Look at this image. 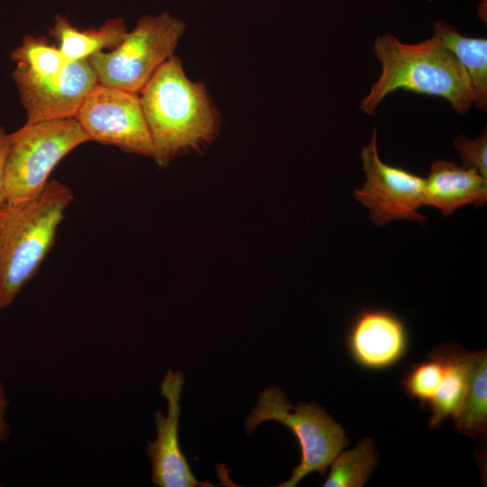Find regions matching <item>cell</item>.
<instances>
[{"mask_svg": "<svg viewBox=\"0 0 487 487\" xmlns=\"http://www.w3.org/2000/svg\"><path fill=\"white\" fill-rule=\"evenodd\" d=\"M139 98L153 158L161 166L186 150L210 142L218 132L219 115L206 87L187 77L178 57H170L157 69Z\"/></svg>", "mask_w": 487, "mask_h": 487, "instance_id": "6da1fadb", "label": "cell"}, {"mask_svg": "<svg viewBox=\"0 0 487 487\" xmlns=\"http://www.w3.org/2000/svg\"><path fill=\"white\" fill-rule=\"evenodd\" d=\"M373 50L381 68L360 103L364 114L372 115L388 95L400 89L442 97L461 115L473 105L467 72L434 38L409 44L387 32L375 39Z\"/></svg>", "mask_w": 487, "mask_h": 487, "instance_id": "7a4b0ae2", "label": "cell"}, {"mask_svg": "<svg viewBox=\"0 0 487 487\" xmlns=\"http://www.w3.org/2000/svg\"><path fill=\"white\" fill-rule=\"evenodd\" d=\"M73 198L68 186L51 179L34 197L9 205L0 229V309L9 307L38 271Z\"/></svg>", "mask_w": 487, "mask_h": 487, "instance_id": "3957f363", "label": "cell"}, {"mask_svg": "<svg viewBox=\"0 0 487 487\" xmlns=\"http://www.w3.org/2000/svg\"><path fill=\"white\" fill-rule=\"evenodd\" d=\"M87 141L76 117L26 123L9 133L5 166L7 204H18L37 195L56 165Z\"/></svg>", "mask_w": 487, "mask_h": 487, "instance_id": "277c9868", "label": "cell"}, {"mask_svg": "<svg viewBox=\"0 0 487 487\" xmlns=\"http://www.w3.org/2000/svg\"><path fill=\"white\" fill-rule=\"evenodd\" d=\"M274 420L289 427L296 436L301 460L291 477L277 487H294L313 472L324 474L332 461L348 446L349 440L340 424L315 403L300 402L293 407L283 391L271 386L259 396L258 403L245 420L247 434L262 422Z\"/></svg>", "mask_w": 487, "mask_h": 487, "instance_id": "5b68a950", "label": "cell"}, {"mask_svg": "<svg viewBox=\"0 0 487 487\" xmlns=\"http://www.w3.org/2000/svg\"><path fill=\"white\" fill-rule=\"evenodd\" d=\"M186 27L168 12L142 16L115 49L87 59L98 83L139 95L157 69L173 56Z\"/></svg>", "mask_w": 487, "mask_h": 487, "instance_id": "8992f818", "label": "cell"}, {"mask_svg": "<svg viewBox=\"0 0 487 487\" xmlns=\"http://www.w3.org/2000/svg\"><path fill=\"white\" fill-rule=\"evenodd\" d=\"M76 118L89 141L154 156L138 94L98 83L83 101Z\"/></svg>", "mask_w": 487, "mask_h": 487, "instance_id": "52a82bcc", "label": "cell"}, {"mask_svg": "<svg viewBox=\"0 0 487 487\" xmlns=\"http://www.w3.org/2000/svg\"><path fill=\"white\" fill-rule=\"evenodd\" d=\"M361 158L366 179L353 196L369 210L371 221L377 226L395 219L423 225L427 217L418 209L424 205L425 178L380 159L376 128L370 142L362 148Z\"/></svg>", "mask_w": 487, "mask_h": 487, "instance_id": "ba28073f", "label": "cell"}, {"mask_svg": "<svg viewBox=\"0 0 487 487\" xmlns=\"http://www.w3.org/2000/svg\"><path fill=\"white\" fill-rule=\"evenodd\" d=\"M13 78L27 123L76 117L87 96L98 84L87 59L70 60L62 74L54 79L35 78L16 65Z\"/></svg>", "mask_w": 487, "mask_h": 487, "instance_id": "9c48e42d", "label": "cell"}, {"mask_svg": "<svg viewBox=\"0 0 487 487\" xmlns=\"http://www.w3.org/2000/svg\"><path fill=\"white\" fill-rule=\"evenodd\" d=\"M184 384L181 372L168 370L160 385L167 400V415L158 410L154 416L157 437L149 442L146 452L152 461V482L158 487H209V482L198 481L182 453L179 439L180 394Z\"/></svg>", "mask_w": 487, "mask_h": 487, "instance_id": "30bf717a", "label": "cell"}, {"mask_svg": "<svg viewBox=\"0 0 487 487\" xmlns=\"http://www.w3.org/2000/svg\"><path fill=\"white\" fill-rule=\"evenodd\" d=\"M409 334L404 321L387 309L361 311L347 335L353 360L361 367L381 371L396 365L406 354Z\"/></svg>", "mask_w": 487, "mask_h": 487, "instance_id": "8fae6325", "label": "cell"}, {"mask_svg": "<svg viewBox=\"0 0 487 487\" xmlns=\"http://www.w3.org/2000/svg\"><path fill=\"white\" fill-rule=\"evenodd\" d=\"M487 202V179L473 168L455 161H435L425 179L424 205L451 216L466 205L482 207Z\"/></svg>", "mask_w": 487, "mask_h": 487, "instance_id": "7c38bea8", "label": "cell"}, {"mask_svg": "<svg viewBox=\"0 0 487 487\" xmlns=\"http://www.w3.org/2000/svg\"><path fill=\"white\" fill-rule=\"evenodd\" d=\"M434 38L458 60L468 74L473 91V105L487 110V39L468 37L450 23L437 20L433 23Z\"/></svg>", "mask_w": 487, "mask_h": 487, "instance_id": "4fadbf2b", "label": "cell"}, {"mask_svg": "<svg viewBox=\"0 0 487 487\" xmlns=\"http://www.w3.org/2000/svg\"><path fill=\"white\" fill-rule=\"evenodd\" d=\"M51 35L59 42V48L70 61L88 59L105 49H115L128 31L122 18L107 20L98 29L79 31L63 15H56Z\"/></svg>", "mask_w": 487, "mask_h": 487, "instance_id": "5bb4252c", "label": "cell"}, {"mask_svg": "<svg viewBox=\"0 0 487 487\" xmlns=\"http://www.w3.org/2000/svg\"><path fill=\"white\" fill-rule=\"evenodd\" d=\"M440 349L445 358V373L429 402L431 428L440 427L447 418H455L464 402L470 378L471 353L453 346Z\"/></svg>", "mask_w": 487, "mask_h": 487, "instance_id": "9a60e30c", "label": "cell"}, {"mask_svg": "<svg viewBox=\"0 0 487 487\" xmlns=\"http://www.w3.org/2000/svg\"><path fill=\"white\" fill-rule=\"evenodd\" d=\"M456 431L477 436L487 427V354L471 353L468 389L458 414L454 418Z\"/></svg>", "mask_w": 487, "mask_h": 487, "instance_id": "2e32d148", "label": "cell"}, {"mask_svg": "<svg viewBox=\"0 0 487 487\" xmlns=\"http://www.w3.org/2000/svg\"><path fill=\"white\" fill-rule=\"evenodd\" d=\"M9 56L16 65L41 79L58 78L69 62L59 47L51 45L43 37L30 34L24 35L21 45Z\"/></svg>", "mask_w": 487, "mask_h": 487, "instance_id": "e0dca14e", "label": "cell"}, {"mask_svg": "<svg viewBox=\"0 0 487 487\" xmlns=\"http://www.w3.org/2000/svg\"><path fill=\"white\" fill-rule=\"evenodd\" d=\"M374 445L363 439L352 450L336 455L324 487H363L377 465Z\"/></svg>", "mask_w": 487, "mask_h": 487, "instance_id": "ac0fdd59", "label": "cell"}, {"mask_svg": "<svg viewBox=\"0 0 487 487\" xmlns=\"http://www.w3.org/2000/svg\"><path fill=\"white\" fill-rule=\"evenodd\" d=\"M444 373L445 358L439 348L426 360L413 364L402 377L401 383L409 398L425 406L434 398Z\"/></svg>", "mask_w": 487, "mask_h": 487, "instance_id": "d6986e66", "label": "cell"}, {"mask_svg": "<svg viewBox=\"0 0 487 487\" xmlns=\"http://www.w3.org/2000/svg\"><path fill=\"white\" fill-rule=\"evenodd\" d=\"M455 149L461 154L464 167L473 168L487 179V133L486 130L474 139L461 134L454 141Z\"/></svg>", "mask_w": 487, "mask_h": 487, "instance_id": "ffe728a7", "label": "cell"}, {"mask_svg": "<svg viewBox=\"0 0 487 487\" xmlns=\"http://www.w3.org/2000/svg\"><path fill=\"white\" fill-rule=\"evenodd\" d=\"M9 133L0 125V207L7 204L5 188V166L8 151Z\"/></svg>", "mask_w": 487, "mask_h": 487, "instance_id": "44dd1931", "label": "cell"}, {"mask_svg": "<svg viewBox=\"0 0 487 487\" xmlns=\"http://www.w3.org/2000/svg\"><path fill=\"white\" fill-rule=\"evenodd\" d=\"M8 404L9 400L4 385L0 381V445L7 440L11 433V427L5 418Z\"/></svg>", "mask_w": 487, "mask_h": 487, "instance_id": "7402d4cb", "label": "cell"}, {"mask_svg": "<svg viewBox=\"0 0 487 487\" xmlns=\"http://www.w3.org/2000/svg\"><path fill=\"white\" fill-rule=\"evenodd\" d=\"M9 205L6 204L5 206L0 207V229L2 227V225L5 219L7 211H8Z\"/></svg>", "mask_w": 487, "mask_h": 487, "instance_id": "603a6c76", "label": "cell"}, {"mask_svg": "<svg viewBox=\"0 0 487 487\" xmlns=\"http://www.w3.org/2000/svg\"><path fill=\"white\" fill-rule=\"evenodd\" d=\"M3 484L0 482V486H2Z\"/></svg>", "mask_w": 487, "mask_h": 487, "instance_id": "cb8c5ba5", "label": "cell"}]
</instances>
